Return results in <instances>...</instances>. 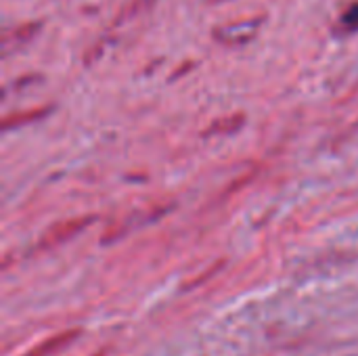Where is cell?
Segmentation results:
<instances>
[{
	"label": "cell",
	"mask_w": 358,
	"mask_h": 356,
	"mask_svg": "<svg viewBox=\"0 0 358 356\" xmlns=\"http://www.w3.org/2000/svg\"><path fill=\"white\" fill-rule=\"evenodd\" d=\"M80 336V329H67V332H61V334H57V336H52V338H48V340H44L42 344H38V346H34V350H29L25 356H50L55 355V353H59L63 346H67V344H71L76 338Z\"/></svg>",
	"instance_id": "obj_1"
},
{
	"label": "cell",
	"mask_w": 358,
	"mask_h": 356,
	"mask_svg": "<svg viewBox=\"0 0 358 356\" xmlns=\"http://www.w3.org/2000/svg\"><path fill=\"white\" fill-rule=\"evenodd\" d=\"M342 23L348 29H357L358 27V4H352L344 15H342Z\"/></svg>",
	"instance_id": "obj_2"
},
{
	"label": "cell",
	"mask_w": 358,
	"mask_h": 356,
	"mask_svg": "<svg viewBox=\"0 0 358 356\" xmlns=\"http://www.w3.org/2000/svg\"><path fill=\"white\" fill-rule=\"evenodd\" d=\"M92 356H105V353H96V355H92Z\"/></svg>",
	"instance_id": "obj_3"
}]
</instances>
